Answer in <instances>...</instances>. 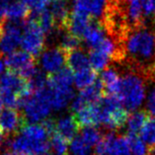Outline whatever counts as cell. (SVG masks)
I'll list each match as a JSON object with an SVG mask.
<instances>
[{
  "label": "cell",
  "mask_w": 155,
  "mask_h": 155,
  "mask_svg": "<svg viewBox=\"0 0 155 155\" xmlns=\"http://www.w3.org/2000/svg\"><path fill=\"white\" fill-rule=\"evenodd\" d=\"M107 9L108 0H73L70 12L98 19L104 16Z\"/></svg>",
  "instance_id": "cell-12"
},
{
  "label": "cell",
  "mask_w": 155,
  "mask_h": 155,
  "mask_svg": "<svg viewBox=\"0 0 155 155\" xmlns=\"http://www.w3.org/2000/svg\"><path fill=\"white\" fill-rule=\"evenodd\" d=\"M27 81L29 83L30 88H31L33 93L39 92V91H41V90H44L45 88H47L48 76H46V74H45L43 71L38 69L35 72V74Z\"/></svg>",
  "instance_id": "cell-30"
},
{
  "label": "cell",
  "mask_w": 155,
  "mask_h": 155,
  "mask_svg": "<svg viewBox=\"0 0 155 155\" xmlns=\"http://www.w3.org/2000/svg\"><path fill=\"white\" fill-rule=\"evenodd\" d=\"M146 77L138 71L130 69L120 78L117 97L127 111H135L142 105L145 98Z\"/></svg>",
  "instance_id": "cell-2"
},
{
  "label": "cell",
  "mask_w": 155,
  "mask_h": 155,
  "mask_svg": "<svg viewBox=\"0 0 155 155\" xmlns=\"http://www.w3.org/2000/svg\"><path fill=\"white\" fill-rule=\"evenodd\" d=\"M48 10L51 11L56 25H60L65 27L67 19L69 17V9L66 2H62V1L52 2Z\"/></svg>",
  "instance_id": "cell-22"
},
{
  "label": "cell",
  "mask_w": 155,
  "mask_h": 155,
  "mask_svg": "<svg viewBox=\"0 0 155 155\" xmlns=\"http://www.w3.org/2000/svg\"><path fill=\"white\" fill-rule=\"evenodd\" d=\"M106 37L107 36H106V31L103 26L96 22H92L82 39L84 40L87 46L92 50L99 46Z\"/></svg>",
  "instance_id": "cell-19"
},
{
  "label": "cell",
  "mask_w": 155,
  "mask_h": 155,
  "mask_svg": "<svg viewBox=\"0 0 155 155\" xmlns=\"http://www.w3.org/2000/svg\"><path fill=\"white\" fill-rule=\"evenodd\" d=\"M66 64L71 72L77 73L91 68L88 54L82 50H75L66 54Z\"/></svg>",
  "instance_id": "cell-17"
},
{
  "label": "cell",
  "mask_w": 155,
  "mask_h": 155,
  "mask_svg": "<svg viewBox=\"0 0 155 155\" xmlns=\"http://www.w3.org/2000/svg\"><path fill=\"white\" fill-rule=\"evenodd\" d=\"M73 117L76 120L79 128L93 127L100 124L99 108H98L97 104L87 106L79 112L75 113Z\"/></svg>",
  "instance_id": "cell-13"
},
{
  "label": "cell",
  "mask_w": 155,
  "mask_h": 155,
  "mask_svg": "<svg viewBox=\"0 0 155 155\" xmlns=\"http://www.w3.org/2000/svg\"><path fill=\"white\" fill-rule=\"evenodd\" d=\"M85 155H90V154H85Z\"/></svg>",
  "instance_id": "cell-43"
},
{
  "label": "cell",
  "mask_w": 155,
  "mask_h": 155,
  "mask_svg": "<svg viewBox=\"0 0 155 155\" xmlns=\"http://www.w3.org/2000/svg\"><path fill=\"white\" fill-rule=\"evenodd\" d=\"M90 147L82 140L80 137H74L70 142V151L73 155H85L88 154Z\"/></svg>",
  "instance_id": "cell-34"
},
{
  "label": "cell",
  "mask_w": 155,
  "mask_h": 155,
  "mask_svg": "<svg viewBox=\"0 0 155 155\" xmlns=\"http://www.w3.org/2000/svg\"><path fill=\"white\" fill-rule=\"evenodd\" d=\"M99 108L100 124L109 130H120L124 127L128 118L127 111L117 96L106 95L97 103Z\"/></svg>",
  "instance_id": "cell-3"
},
{
  "label": "cell",
  "mask_w": 155,
  "mask_h": 155,
  "mask_svg": "<svg viewBox=\"0 0 155 155\" xmlns=\"http://www.w3.org/2000/svg\"><path fill=\"white\" fill-rule=\"evenodd\" d=\"M96 155H131L127 137H117L115 132L106 134L96 145Z\"/></svg>",
  "instance_id": "cell-8"
},
{
  "label": "cell",
  "mask_w": 155,
  "mask_h": 155,
  "mask_svg": "<svg viewBox=\"0 0 155 155\" xmlns=\"http://www.w3.org/2000/svg\"><path fill=\"white\" fill-rule=\"evenodd\" d=\"M127 20L132 27H138L143 24L140 0H124Z\"/></svg>",
  "instance_id": "cell-20"
},
{
  "label": "cell",
  "mask_w": 155,
  "mask_h": 155,
  "mask_svg": "<svg viewBox=\"0 0 155 155\" xmlns=\"http://www.w3.org/2000/svg\"><path fill=\"white\" fill-rule=\"evenodd\" d=\"M3 141H4V137H3L2 132H0V146L3 144Z\"/></svg>",
  "instance_id": "cell-38"
},
{
  "label": "cell",
  "mask_w": 155,
  "mask_h": 155,
  "mask_svg": "<svg viewBox=\"0 0 155 155\" xmlns=\"http://www.w3.org/2000/svg\"><path fill=\"white\" fill-rule=\"evenodd\" d=\"M28 6L29 10H32L37 15L50 8L51 0H22Z\"/></svg>",
  "instance_id": "cell-33"
},
{
  "label": "cell",
  "mask_w": 155,
  "mask_h": 155,
  "mask_svg": "<svg viewBox=\"0 0 155 155\" xmlns=\"http://www.w3.org/2000/svg\"><path fill=\"white\" fill-rule=\"evenodd\" d=\"M100 82L102 83L104 93L106 95L117 96L120 89V77L116 69L114 68L104 69L101 73Z\"/></svg>",
  "instance_id": "cell-16"
},
{
  "label": "cell",
  "mask_w": 155,
  "mask_h": 155,
  "mask_svg": "<svg viewBox=\"0 0 155 155\" xmlns=\"http://www.w3.org/2000/svg\"><path fill=\"white\" fill-rule=\"evenodd\" d=\"M139 134L141 140L147 144L149 148L155 147V119L149 117Z\"/></svg>",
  "instance_id": "cell-26"
},
{
  "label": "cell",
  "mask_w": 155,
  "mask_h": 155,
  "mask_svg": "<svg viewBox=\"0 0 155 155\" xmlns=\"http://www.w3.org/2000/svg\"><path fill=\"white\" fill-rule=\"evenodd\" d=\"M34 19L37 21V23L39 24L41 29L43 30V32L46 34V36L54 34L56 23L54 17H52L51 11L48 9L35 15V18Z\"/></svg>",
  "instance_id": "cell-25"
},
{
  "label": "cell",
  "mask_w": 155,
  "mask_h": 155,
  "mask_svg": "<svg viewBox=\"0 0 155 155\" xmlns=\"http://www.w3.org/2000/svg\"><path fill=\"white\" fill-rule=\"evenodd\" d=\"M1 108H2V102L0 100V111H1Z\"/></svg>",
  "instance_id": "cell-41"
},
{
  "label": "cell",
  "mask_w": 155,
  "mask_h": 155,
  "mask_svg": "<svg viewBox=\"0 0 155 155\" xmlns=\"http://www.w3.org/2000/svg\"><path fill=\"white\" fill-rule=\"evenodd\" d=\"M124 54L130 58L131 69L143 74L147 80H152L155 68V29L140 25L134 28L124 40Z\"/></svg>",
  "instance_id": "cell-1"
},
{
  "label": "cell",
  "mask_w": 155,
  "mask_h": 155,
  "mask_svg": "<svg viewBox=\"0 0 155 155\" xmlns=\"http://www.w3.org/2000/svg\"><path fill=\"white\" fill-rule=\"evenodd\" d=\"M39 63L45 72L48 74L56 73L64 68L66 63V54L59 48H51L45 50L40 54Z\"/></svg>",
  "instance_id": "cell-11"
},
{
  "label": "cell",
  "mask_w": 155,
  "mask_h": 155,
  "mask_svg": "<svg viewBox=\"0 0 155 155\" xmlns=\"http://www.w3.org/2000/svg\"><path fill=\"white\" fill-rule=\"evenodd\" d=\"M97 81L96 72L92 68L80 71V72L74 73L73 75V83L76 88L83 90L92 85Z\"/></svg>",
  "instance_id": "cell-24"
},
{
  "label": "cell",
  "mask_w": 155,
  "mask_h": 155,
  "mask_svg": "<svg viewBox=\"0 0 155 155\" xmlns=\"http://www.w3.org/2000/svg\"><path fill=\"white\" fill-rule=\"evenodd\" d=\"M26 124L24 115L16 109H3L0 111V132L6 135H13L20 132Z\"/></svg>",
  "instance_id": "cell-10"
},
{
  "label": "cell",
  "mask_w": 155,
  "mask_h": 155,
  "mask_svg": "<svg viewBox=\"0 0 155 155\" xmlns=\"http://www.w3.org/2000/svg\"><path fill=\"white\" fill-rule=\"evenodd\" d=\"M88 58L90 66L94 71H103L112 60L107 54H105L104 52L97 50V48H93V50L90 51Z\"/></svg>",
  "instance_id": "cell-23"
},
{
  "label": "cell",
  "mask_w": 155,
  "mask_h": 155,
  "mask_svg": "<svg viewBox=\"0 0 155 155\" xmlns=\"http://www.w3.org/2000/svg\"><path fill=\"white\" fill-rule=\"evenodd\" d=\"M54 1H62V2H66L67 0H54Z\"/></svg>",
  "instance_id": "cell-40"
},
{
  "label": "cell",
  "mask_w": 155,
  "mask_h": 155,
  "mask_svg": "<svg viewBox=\"0 0 155 155\" xmlns=\"http://www.w3.org/2000/svg\"><path fill=\"white\" fill-rule=\"evenodd\" d=\"M78 130L79 127L76 120L71 115L60 117L58 120H55V132L67 141H71L76 137Z\"/></svg>",
  "instance_id": "cell-14"
},
{
  "label": "cell",
  "mask_w": 155,
  "mask_h": 155,
  "mask_svg": "<svg viewBox=\"0 0 155 155\" xmlns=\"http://www.w3.org/2000/svg\"><path fill=\"white\" fill-rule=\"evenodd\" d=\"M149 116L144 111L134 112L127 118V135H138Z\"/></svg>",
  "instance_id": "cell-21"
},
{
  "label": "cell",
  "mask_w": 155,
  "mask_h": 155,
  "mask_svg": "<svg viewBox=\"0 0 155 155\" xmlns=\"http://www.w3.org/2000/svg\"><path fill=\"white\" fill-rule=\"evenodd\" d=\"M0 91L16 94L21 98L22 102L33 93L28 81L12 71L4 73L0 78Z\"/></svg>",
  "instance_id": "cell-9"
},
{
  "label": "cell",
  "mask_w": 155,
  "mask_h": 155,
  "mask_svg": "<svg viewBox=\"0 0 155 155\" xmlns=\"http://www.w3.org/2000/svg\"><path fill=\"white\" fill-rule=\"evenodd\" d=\"M21 107L23 108L24 117L27 122L37 124L38 122L46 120L51 111L47 88L39 92L32 93L23 100Z\"/></svg>",
  "instance_id": "cell-4"
},
{
  "label": "cell",
  "mask_w": 155,
  "mask_h": 155,
  "mask_svg": "<svg viewBox=\"0 0 155 155\" xmlns=\"http://www.w3.org/2000/svg\"><path fill=\"white\" fill-rule=\"evenodd\" d=\"M5 67H6V65H5V61H4V60H3L2 58H0V74H2V73H3V71H4Z\"/></svg>",
  "instance_id": "cell-36"
},
{
  "label": "cell",
  "mask_w": 155,
  "mask_h": 155,
  "mask_svg": "<svg viewBox=\"0 0 155 155\" xmlns=\"http://www.w3.org/2000/svg\"><path fill=\"white\" fill-rule=\"evenodd\" d=\"M5 65L10 71L29 80L38 70L35 59L24 51H16L6 56Z\"/></svg>",
  "instance_id": "cell-7"
},
{
  "label": "cell",
  "mask_w": 155,
  "mask_h": 155,
  "mask_svg": "<svg viewBox=\"0 0 155 155\" xmlns=\"http://www.w3.org/2000/svg\"><path fill=\"white\" fill-rule=\"evenodd\" d=\"M146 110L147 115L150 116V118L155 119V84L150 88L148 95H147Z\"/></svg>",
  "instance_id": "cell-35"
},
{
  "label": "cell",
  "mask_w": 155,
  "mask_h": 155,
  "mask_svg": "<svg viewBox=\"0 0 155 155\" xmlns=\"http://www.w3.org/2000/svg\"><path fill=\"white\" fill-rule=\"evenodd\" d=\"M73 74L68 68H63L56 73L48 76V85L50 89L54 90H66L72 89L73 87Z\"/></svg>",
  "instance_id": "cell-15"
},
{
  "label": "cell",
  "mask_w": 155,
  "mask_h": 155,
  "mask_svg": "<svg viewBox=\"0 0 155 155\" xmlns=\"http://www.w3.org/2000/svg\"><path fill=\"white\" fill-rule=\"evenodd\" d=\"M50 144L54 155H68V141L56 132L51 135Z\"/></svg>",
  "instance_id": "cell-27"
},
{
  "label": "cell",
  "mask_w": 155,
  "mask_h": 155,
  "mask_svg": "<svg viewBox=\"0 0 155 155\" xmlns=\"http://www.w3.org/2000/svg\"><path fill=\"white\" fill-rule=\"evenodd\" d=\"M147 155H155V147H153V148H148Z\"/></svg>",
  "instance_id": "cell-37"
},
{
  "label": "cell",
  "mask_w": 155,
  "mask_h": 155,
  "mask_svg": "<svg viewBox=\"0 0 155 155\" xmlns=\"http://www.w3.org/2000/svg\"><path fill=\"white\" fill-rule=\"evenodd\" d=\"M2 2V0H0V3H1Z\"/></svg>",
  "instance_id": "cell-42"
},
{
  "label": "cell",
  "mask_w": 155,
  "mask_h": 155,
  "mask_svg": "<svg viewBox=\"0 0 155 155\" xmlns=\"http://www.w3.org/2000/svg\"><path fill=\"white\" fill-rule=\"evenodd\" d=\"M29 8L22 0H7L5 7V18L8 21L21 22L27 17Z\"/></svg>",
  "instance_id": "cell-18"
},
{
  "label": "cell",
  "mask_w": 155,
  "mask_h": 155,
  "mask_svg": "<svg viewBox=\"0 0 155 155\" xmlns=\"http://www.w3.org/2000/svg\"><path fill=\"white\" fill-rule=\"evenodd\" d=\"M24 23L6 21L0 23V54L9 55L21 47Z\"/></svg>",
  "instance_id": "cell-6"
},
{
  "label": "cell",
  "mask_w": 155,
  "mask_h": 155,
  "mask_svg": "<svg viewBox=\"0 0 155 155\" xmlns=\"http://www.w3.org/2000/svg\"><path fill=\"white\" fill-rule=\"evenodd\" d=\"M79 46H80V39L73 35H71L70 33H65L60 37L59 40V48L62 50L65 54L78 50Z\"/></svg>",
  "instance_id": "cell-28"
},
{
  "label": "cell",
  "mask_w": 155,
  "mask_h": 155,
  "mask_svg": "<svg viewBox=\"0 0 155 155\" xmlns=\"http://www.w3.org/2000/svg\"><path fill=\"white\" fill-rule=\"evenodd\" d=\"M131 155H147L148 148L138 135H127Z\"/></svg>",
  "instance_id": "cell-31"
},
{
  "label": "cell",
  "mask_w": 155,
  "mask_h": 155,
  "mask_svg": "<svg viewBox=\"0 0 155 155\" xmlns=\"http://www.w3.org/2000/svg\"><path fill=\"white\" fill-rule=\"evenodd\" d=\"M46 44V34L34 18L25 22L22 35L21 48L32 56H38L44 51Z\"/></svg>",
  "instance_id": "cell-5"
},
{
  "label": "cell",
  "mask_w": 155,
  "mask_h": 155,
  "mask_svg": "<svg viewBox=\"0 0 155 155\" xmlns=\"http://www.w3.org/2000/svg\"><path fill=\"white\" fill-rule=\"evenodd\" d=\"M3 155H15V154H13V153H10V152H7V153H4Z\"/></svg>",
  "instance_id": "cell-39"
},
{
  "label": "cell",
  "mask_w": 155,
  "mask_h": 155,
  "mask_svg": "<svg viewBox=\"0 0 155 155\" xmlns=\"http://www.w3.org/2000/svg\"><path fill=\"white\" fill-rule=\"evenodd\" d=\"M80 137L89 147L97 145L102 139V134L95 127H85L81 131Z\"/></svg>",
  "instance_id": "cell-29"
},
{
  "label": "cell",
  "mask_w": 155,
  "mask_h": 155,
  "mask_svg": "<svg viewBox=\"0 0 155 155\" xmlns=\"http://www.w3.org/2000/svg\"><path fill=\"white\" fill-rule=\"evenodd\" d=\"M143 23L155 22V0H140Z\"/></svg>",
  "instance_id": "cell-32"
}]
</instances>
